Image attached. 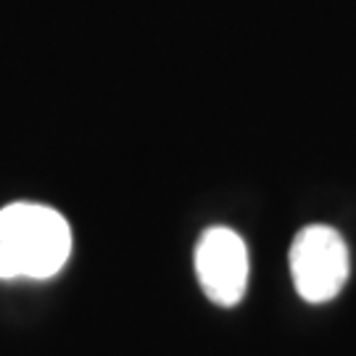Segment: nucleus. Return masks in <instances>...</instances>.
Here are the masks:
<instances>
[{
  "label": "nucleus",
  "mask_w": 356,
  "mask_h": 356,
  "mask_svg": "<svg viewBox=\"0 0 356 356\" xmlns=\"http://www.w3.org/2000/svg\"><path fill=\"white\" fill-rule=\"evenodd\" d=\"M72 254L69 222L51 206L8 204L0 209V280H48Z\"/></svg>",
  "instance_id": "obj_1"
},
{
  "label": "nucleus",
  "mask_w": 356,
  "mask_h": 356,
  "mask_svg": "<svg viewBox=\"0 0 356 356\" xmlns=\"http://www.w3.org/2000/svg\"><path fill=\"white\" fill-rule=\"evenodd\" d=\"M291 275L298 296L309 304H327L348 280V248L338 229L309 225L291 245Z\"/></svg>",
  "instance_id": "obj_2"
},
{
  "label": "nucleus",
  "mask_w": 356,
  "mask_h": 356,
  "mask_svg": "<svg viewBox=\"0 0 356 356\" xmlns=\"http://www.w3.org/2000/svg\"><path fill=\"white\" fill-rule=\"evenodd\" d=\"M195 275L201 291L219 306H235L248 285V251L229 227H209L195 245Z\"/></svg>",
  "instance_id": "obj_3"
}]
</instances>
